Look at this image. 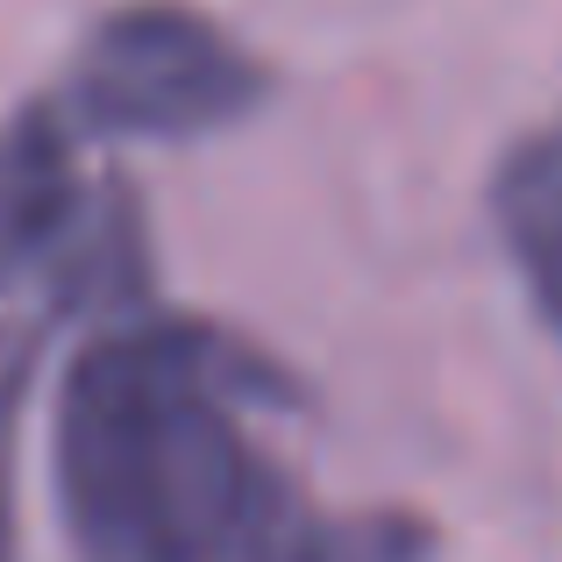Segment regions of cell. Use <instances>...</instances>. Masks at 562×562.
Here are the masks:
<instances>
[{
	"label": "cell",
	"instance_id": "1",
	"mask_svg": "<svg viewBox=\"0 0 562 562\" xmlns=\"http://www.w3.org/2000/svg\"><path fill=\"white\" fill-rule=\"evenodd\" d=\"M292 371L206 314L150 292L86 335L57 384L50 477L79 562H413L420 527L328 513L271 420Z\"/></svg>",
	"mask_w": 562,
	"mask_h": 562
},
{
	"label": "cell",
	"instance_id": "2",
	"mask_svg": "<svg viewBox=\"0 0 562 562\" xmlns=\"http://www.w3.org/2000/svg\"><path fill=\"white\" fill-rule=\"evenodd\" d=\"M50 93L0 128V562H14V413L57 321L114 314L150 285L143 206Z\"/></svg>",
	"mask_w": 562,
	"mask_h": 562
},
{
	"label": "cell",
	"instance_id": "3",
	"mask_svg": "<svg viewBox=\"0 0 562 562\" xmlns=\"http://www.w3.org/2000/svg\"><path fill=\"white\" fill-rule=\"evenodd\" d=\"M50 100L86 143H200L271 100V65L192 0H114L79 29Z\"/></svg>",
	"mask_w": 562,
	"mask_h": 562
},
{
	"label": "cell",
	"instance_id": "4",
	"mask_svg": "<svg viewBox=\"0 0 562 562\" xmlns=\"http://www.w3.org/2000/svg\"><path fill=\"white\" fill-rule=\"evenodd\" d=\"M492 228L535 321L562 342V122L527 128L492 171Z\"/></svg>",
	"mask_w": 562,
	"mask_h": 562
}]
</instances>
